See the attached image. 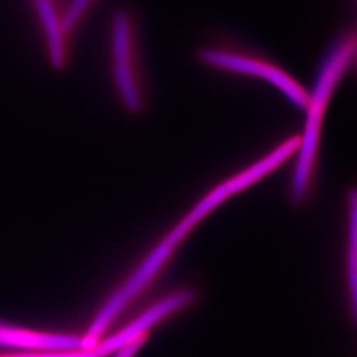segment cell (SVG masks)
<instances>
[{
	"label": "cell",
	"mask_w": 357,
	"mask_h": 357,
	"mask_svg": "<svg viewBox=\"0 0 357 357\" xmlns=\"http://www.w3.org/2000/svg\"><path fill=\"white\" fill-rule=\"evenodd\" d=\"M34 10L45 57L51 68L63 72L71 63L73 38L66 28L68 0H29Z\"/></svg>",
	"instance_id": "obj_5"
},
{
	"label": "cell",
	"mask_w": 357,
	"mask_h": 357,
	"mask_svg": "<svg viewBox=\"0 0 357 357\" xmlns=\"http://www.w3.org/2000/svg\"><path fill=\"white\" fill-rule=\"evenodd\" d=\"M200 64L230 75L260 79L275 88L291 105L304 112L309 91L277 63L246 47L213 44L199 49Z\"/></svg>",
	"instance_id": "obj_4"
},
{
	"label": "cell",
	"mask_w": 357,
	"mask_h": 357,
	"mask_svg": "<svg viewBox=\"0 0 357 357\" xmlns=\"http://www.w3.org/2000/svg\"><path fill=\"white\" fill-rule=\"evenodd\" d=\"M0 347L31 353H59L81 349V337L66 334L42 333L0 323Z\"/></svg>",
	"instance_id": "obj_6"
},
{
	"label": "cell",
	"mask_w": 357,
	"mask_h": 357,
	"mask_svg": "<svg viewBox=\"0 0 357 357\" xmlns=\"http://www.w3.org/2000/svg\"><path fill=\"white\" fill-rule=\"evenodd\" d=\"M348 252L347 274L348 286L351 293V304L353 316L356 317L357 287H356V257H357V198L356 191L351 189L348 193Z\"/></svg>",
	"instance_id": "obj_7"
},
{
	"label": "cell",
	"mask_w": 357,
	"mask_h": 357,
	"mask_svg": "<svg viewBox=\"0 0 357 357\" xmlns=\"http://www.w3.org/2000/svg\"><path fill=\"white\" fill-rule=\"evenodd\" d=\"M109 68L119 103L132 116L149 107L140 24L133 10L117 8L109 21Z\"/></svg>",
	"instance_id": "obj_3"
},
{
	"label": "cell",
	"mask_w": 357,
	"mask_h": 357,
	"mask_svg": "<svg viewBox=\"0 0 357 357\" xmlns=\"http://www.w3.org/2000/svg\"><path fill=\"white\" fill-rule=\"evenodd\" d=\"M145 340L146 337H142L138 339V340L133 341L131 344H128L126 347L121 348V351H119L117 357H135V355L138 353L139 349L142 348Z\"/></svg>",
	"instance_id": "obj_8"
},
{
	"label": "cell",
	"mask_w": 357,
	"mask_h": 357,
	"mask_svg": "<svg viewBox=\"0 0 357 357\" xmlns=\"http://www.w3.org/2000/svg\"><path fill=\"white\" fill-rule=\"evenodd\" d=\"M300 146V135H291L284 142L275 146V149L260 158L258 161L244 168L229 178L225 179L206 193L174 228L156 244L155 248L149 252L138 268L131 274V277L125 281L105 305L98 310L88 328L87 333L81 337L82 348L94 347L101 340L116 318L140 296L144 290L149 288L167 265L172 255L178 249L183 241L189 236L191 231L202 222L209 214H212L218 207L223 205L227 200L237 196L239 193L250 189L257 183L261 182L271 174L279 170L296 154Z\"/></svg>",
	"instance_id": "obj_1"
},
{
	"label": "cell",
	"mask_w": 357,
	"mask_h": 357,
	"mask_svg": "<svg viewBox=\"0 0 357 357\" xmlns=\"http://www.w3.org/2000/svg\"><path fill=\"white\" fill-rule=\"evenodd\" d=\"M356 38L354 27L347 28L339 35L320 63L314 86L309 91L303 131L300 135L290 181V200L294 205H303L314 189L327 110L341 81L354 66Z\"/></svg>",
	"instance_id": "obj_2"
}]
</instances>
